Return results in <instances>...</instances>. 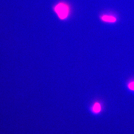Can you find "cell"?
<instances>
[{"label": "cell", "mask_w": 134, "mask_h": 134, "mask_svg": "<svg viewBox=\"0 0 134 134\" xmlns=\"http://www.w3.org/2000/svg\"><path fill=\"white\" fill-rule=\"evenodd\" d=\"M101 20L103 21L113 23L116 21V18L113 16L106 14L102 15L100 17Z\"/></svg>", "instance_id": "cell-2"}, {"label": "cell", "mask_w": 134, "mask_h": 134, "mask_svg": "<svg viewBox=\"0 0 134 134\" xmlns=\"http://www.w3.org/2000/svg\"><path fill=\"white\" fill-rule=\"evenodd\" d=\"M54 10L59 18L62 20L67 17L70 11L69 6L64 2H60L56 4Z\"/></svg>", "instance_id": "cell-1"}, {"label": "cell", "mask_w": 134, "mask_h": 134, "mask_svg": "<svg viewBox=\"0 0 134 134\" xmlns=\"http://www.w3.org/2000/svg\"><path fill=\"white\" fill-rule=\"evenodd\" d=\"M127 86L129 90L134 91V79L129 81L127 84Z\"/></svg>", "instance_id": "cell-4"}, {"label": "cell", "mask_w": 134, "mask_h": 134, "mask_svg": "<svg viewBox=\"0 0 134 134\" xmlns=\"http://www.w3.org/2000/svg\"><path fill=\"white\" fill-rule=\"evenodd\" d=\"M101 109V107L100 104L96 102L93 105L92 107L93 112L94 113L98 114L100 112Z\"/></svg>", "instance_id": "cell-3"}]
</instances>
